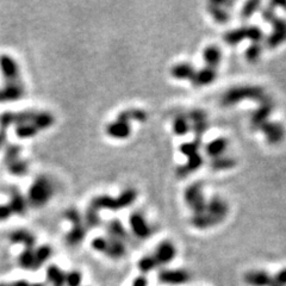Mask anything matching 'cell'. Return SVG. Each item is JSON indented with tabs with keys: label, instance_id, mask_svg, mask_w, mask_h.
<instances>
[{
	"label": "cell",
	"instance_id": "obj_1",
	"mask_svg": "<svg viewBox=\"0 0 286 286\" xmlns=\"http://www.w3.org/2000/svg\"><path fill=\"white\" fill-rule=\"evenodd\" d=\"M54 116L44 111L4 112L0 115V129L15 125L16 135L19 138H31L39 131L46 130L54 124Z\"/></svg>",
	"mask_w": 286,
	"mask_h": 286
},
{
	"label": "cell",
	"instance_id": "obj_2",
	"mask_svg": "<svg viewBox=\"0 0 286 286\" xmlns=\"http://www.w3.org/2000/svg\"><path fill=\"white\" fill-rule=\"evenodd\" d=\"M0 72L4 78V86L0 88V103L17 102L24 96L21 69L16 60L10 55L0 56Z\"/></svg>",
	"mask_w": 286,
	"mask_h": 286
},
{
	"label": "cell",
	"instance_id": "obj_3",
	"mask_svg": "<svg viewBox=\"0 0 286 286\" xmlns=\"http://www.w3.org/2000/svg\"><path fill=\"white\" fill-rule=\"evenodd\" d=\"M136 196L137 195H136L135 189H125L116 198L111 197V196H98V197L92 199L87 211L97 215H99L98 212L102 209H106L110 211H118L121 209L130 206L135 202Z\"/></svg>",
	"mask_w": 286,
	"mask_h": 286
},
{
	"label": "cell",
	"instance_id": "obj_4",
	"mask_svg": "<svg viewBox=\"0 0 286 286\" xmlns=\"http://www.w3.org/2000/svg\"><path fill=\"white\" fill-rule=\"evenodd\" d=\"M53 195H54V185L52 180L45 175H41L36 178L32 185L30 186L28 203L34 208H41L51 201Z\"/></svg>",
	"mask_w": 286,
	"mask_h": 286
},
{
	"label": "cell",
	"instance_id": "obj_5",
	"mask_svg": "<svg viewBox=\"0 0 286 286\" xmlns=\"http://www.w3.org/2000/svg\"><path fill=\"white\" fill-rule=\"evenodd\" d=\"M267 96L265 94V91L258 86H244V87H234L227 91L222 97V104L225 106L234 105L237 102L245 101V99H251V101H257L262 103Z\"/></svg>",
	"mask_w": 286,
	"mask_h": 286
},
{
	"label": "cell",
	"instance_id": "obj_6",
	"mask_svg": "<svg viewBox=\"0 0 286 286\" xmlns=\"http://www.w3.org/2000/svg\"><path fill=\"white\" fill-rule=\"evenodd\" d=\"M91 247L94 249L96 252L102 253V254L106 255L110 259H122L125 255L126 248L123 241L116 240L108 236H98V237L93 239L91 242Z\"/></svg>",
	"mask_w": 286,
	"mask_h": 286
},
{
	"label": "cell",
	"instance_id": "obj_7",
	"mask_svg": "<svg viewBox=\"0 0 286 286\" xmlns=\"http://www.w3.org/2000/svg\"><path fill=\"white\" fill-rule=\"evenodd\" d=\"M65 217L72 223V229L66 236V241L69 246L79 245L84 240L86 232H87V227L84 224V219L81 218L78 211L73 210V209L66 211Z\"/></svg>",
	"mask_w": 286,
	"mask_h": 286
},
{
	"label": "cell",
	"instance_id": "obj_8",
	"mask_svg": "<svg viewBox=\"0 0 286 286\" xmlns=\"http://www.w3.org/2000/svg\"><path fill=\"white\" fill-rule=\"evenodd\" d=\"M185 201L189 208L194 210L195 215H199L205 212L206 202L204 199V195H203L202 184L196 182V184L188 186L185 192Z\"/></svg>",
	"mask_w": 286,
	"mask_h": 286
},
{
	"label": "cell",
	"instance_id": "obj_9",
	"mask_svg": "<svg viewBox=\"0 0 286 286\" xmlns=\"http://www.w3.org/2000/svg\"><path fill=\"white\" fill-rule=\"evenodd\" d=\"M189 273L185 269H164L159 273V280L166 285H182L189 280Z\"/></svg>",
	"mask_w": 286,
	"mask_h": 286
},
{
	"label": "cell",
	"instance_id": "obj_10",
	"mask_svg": "<svg viewBox=\"0 0 286 286\" xmlns=\"http://www.w3.org/2000/svg\"><path fill=\"white\" fill-rule=\"evenodd\" d=\"M129 223H130L131 230L134 232L136 237L138 239H148L152 235V227L148 224V222L146 221L145 217L139 214V212H134L130 215L129 218Z\"/></svg>",
	"mask_w": 286,
	"mask_h": 286
},
{
	"label": "cell",
	"instance_id": "obj_11",
	"mask_svg": "<svg viewBox=\"0 0 286 286\" xmlns=\"http://www.w3.org/2000/svg\"><path fill=\"white\" fill-rule=\"evenodd\" d=\"M175 254H177V249H175L174 245L169 241H164L158 245L155 252L152 255L154 257L159 266H164L169 264L175 258Z\"/></svg>",
	"mask_w": 286,
	"mask_h": 286
},
{
	"label": "cell",
	"instance_id": "obj_12",
	"mask_svg": "<svg viewBox=\"0 0 286 286\" xmlns=\"http://www.w3.org/2000/svg\"><path fill=\"white\" fill-rule=\"evenodd\" d=\"M244 281L248 286H271L273 284V274L264 269H252L245 274Z\"/></svg>",
	"mask_w": 286,
	"mask_h": 286
},
{
	"label": "cell",
	"instance_id": "obj_13",
	"mask_svg": "<svg viewBox=\"0 0 286 286\" xmlns=\"http://www.w3.org/2000/svg\"><path fill=\"white\" fill-rule=\"evenodd\" d=\"M273 108H274L273 102H272L268 97L266 98L264 102L260 103V106L253 112L251 117V123L253 128L259 129L262 124H265V123L267 122V118L269 117V115H271Z\"/></svg>",
	"mask_w": 286,
	"mask_h": 286
},
{
	"label": "cell",
	"instance_id": "obj_14",
	"mask_svg": "<svg viewBox=\"0 0 286 286\" xmlns=\"http://www.w3.org/2000/svg\"><path fill=\"white\" fill-rule=\"evenodd\" d=\"M259 129L264 132L265 137L269 145H278V143L282 141V138H284L285 130L284 126H282L280 123L266 122L265 124H262Z\"/></svg>",
	"mask_w": 286,
	"mask_h": 286
},
{
	"label": "cell",
	"instance_id": "obj_15",
	"mask_svg": "<svg viewBox=\"0 0 286 286\" xmlns=\"http://www.w3.org/2000/svg\"><path fill=\"white\" fill-rule=\"evenodd\" d=\"M106 134L111 138L115 139H125L131 134V126L128 122L116 119L115 122H111L106 126Z\"/></svg>",
	"mask_w": 286,
	"mask_h": 286
},
{
	"label": "cell",
	"instance_id": "obj_16",
	"mask_svg": "<svg viewBox=\"0 0 286 286\" xmlns=\"http://www.w3.org/2000/svg\"><path fill=\"white\" fill-rule=\"evenodd\" d=\"M10 203L9 206L11 209L12 214L16 215H24L28 209V201L23 197V195L18 191L17 188L11 187L10 188Z\"/></svg>",
	"mask_w": 286,
	"mask_h": 286
},
{
	"label": "cell",
	"instance_id": "obj_17",
	"mask_svg": "<svg viewBox=\"0 0 286 286\" xmlns=\"http://www.w3.org/2000/svg\"><path fill=\"white\" fill-rule=\"evenodd\" d=\"M205 212L210 215L211 217L218 219L219 222L223 221V218L228 214L227 203L222 201L221 198H212L210 202L206 203Z\"/></svg>",
	"mask_w": 286,
	"mask_h": 286
},
{
	"label": "cell",
	"instance_id": "obj_18",
	"mask_svg": "<svg viewBox=\"0 0 286 286\" xmlns=\"http://www.w3.org/2000/svg\"><path fill=\"white\" fill-rule=\"evenodd\" d=\"M10 241L12 244H21L24 246L25 248H34L36 245V237L31 232L25 230V229H17L13 230L10 234Z\"/></svg>",
	"mask_w": 286,
	"mask_h": 286
},
{
	"label": "cell",
	"instance_id": "obj_19",
	"mask_svg": "<svg viewBox=\"0 0 286 286\" xmlns=\"http://www.w3.org/2000/svg\"><path fill=\"white\" fill-rule=\"evenodd\" d=\"M216 76H217V72H216L215 68L210 67H205L201 69L199 72H196V74L192 79V82H194L195 86H205L211 84L212 81H215Z\"/></svg>",
	"mask_w": 286,
	"mask_h": 286
},
{
	"label": "cell",
	"instance_id": "obj_20",
	"mask_svg": "<svg viewBox=\"0 0 286 286\" xmlns=\"http://www.w3.org/2000/svg\"><path fill=\"white\" fill-rule=\"evenodd\" d=\"M196 69L194 66L188 63H178L171 69V74L173 78L180 79V80H192L196 74Z\"/></svg>",
	"mask_w": 286,
	"mask_h": 286
},
{
	"label": "cell",
	"instance_id": "obj_21",
	"mask_svg": "<svg viewBox=\"0 0 286 286\" xmlns=\"http://www.w3.org/2000/svg\"><path fill=\"white\" fill-rule=\"evenodd\" d=\"M228 147V141L223 137L216 138L214 141L209 142L205 147L206 154L211 158H218V156H222V154L225 152V149Z\"/></svg>",
	"mask_w": 286,
	"mask_h": 286
},
{
	"label": "cell",
	"instance_id": "obj_22",
	"mask_svg": "<svg viewBox=\"0 0 286 286\" xmlns=\"http://www.w3.org/2000/svg\"><path fill=\"white\" fill-rule=\"evenodd\" d=\"M66 273L59 266L51 265L46 268V280L53 286H65Z\"/></svg>",
	"mask_w": 286,
	"mask_h": 286
},
{
	"label": "cell",
	"instance_id": "obj_23",
	"mask_svg": "<svg viewBox=\"0 0 286 286\" xmlns=\"http://www.w3.org/2000/svg\"><path fill=\"white\" fill-rule=\"evenodd\" d=\"M222 53L216 45H210L205 49L203 53V58L206 63V67L216 68L218 66L219 61H221Z\"/></svg>",
	"mask_w": 286,
	"mask_h": 286
},
{
	"label": "cell",
	"instance_id": "obj_24",
	"mask_svg": "<svg viewBox=\"0 0 286 286\" xmlns=\"http://www.w3.org/2000/svg\"><path fill=\"white\" fill-rule=\"evenodd\" d=\"M19 267L26 271H34L35 268V249L24 248L18 257Z\"/></svg>",
	"mask_w": 286,
	"mask_h": 286
},
{
	"label": "cell",
	"instance_id": "obj_25",
	"mask_svg": "<svg viewBox=\"0 0 286 286\" xmlns=\"http://www.w3.org/2000/svg\"><path fill=\"white\" fill-rule=\"evenodd\" d=\"M117 119H121V121L128 123H130V121L145 122L146 119H147V112L139 109H128L122 111L121 114L117 116Z\"/></svg>",
	"mask_w": 286,
	"mask_h": 286
},
{
	"label": "cell",
	"instance_id": "obj_26",
	"mask_svg": "<svg viewBox=\"0 0 286 286\" xmlns=\"http://www.w3.org/2000/svg\"><path fill=\"white\" fill-rule=\"evenodd\" d=\"M106 230H108V234L110 237L116 239V240H119L123 242L128 240V232L125 231L124 227H123L121 222L117 221V219H114V221L110 222Z\"/></svg>",
	"mask_w": 286,
	"mask_h": 286
},
{
	"label": "cell",
	"instance_id": "obj_27",
	"mask_svg": "<svg viewBox=\"0 0 286 286\" xmlns=\"http://www.w3.org/2000/svg\"><path fill=\"white\" fill-rule=\"evenodd\" d=\"M218 223H219L218 219L211 217V216L206 214V212H203V214L199 215H194V217H192V224L198 229L210 228Z\"/></svg>",
	"mask_w": 286,
	"mask_h": 286
},
{
	"label": "cell",
	"instance_id": "obj_28",
	"mask_svg": "<svg viewBox=\"0 0 286 286\" xmlns=\"http://www.w3.org/2000/svg\"><path fill=\"white\" fill-rule=\"evenodd\" d=\"M52 247L51 246H39L37 249H35V268L36 269L41 268L42 265H44L48 259L52 257Z\"/></svg>",
	"mask_w": 286,
	"mask_h": 286
},
{
	"label": "cell",
	"instance_id": "obj_29",
	"mask_svg": "<svg viewBox=\"0 0 286 286\" xmlns=\"http://www.w3.org/2000/svg\"><path fill=\"white\" fill-rule=\"evenodd\" d=\"M224 4H225V2L212 3V4L209 6V11H210L212 17L215 18V21L218 23H222V24L229 21V13L225 11L223 8H222Z\"/></svg>",
	"mask_w": 286,
	"mask_h": 286
},
{
	"label": "cell",
	"instance_id": "obj_30",
	"mask_svg": "<svg viewBox=\"0 0 286 286\" xmlns=\"http://www.w3.org/2000/svg\"><path fill=\"white\" fill-rule=\"evenodd\" d=\"M6 166H8L9 172L13 175H17V177L25 175L26 172H28V169H29L28 162L24 160H21V158L12 162H9V164H6Z\"/></svg>",
	"mask_w": 286,
	"mask_h": 286
},
{
	"label": "cell",
	"instance_id": "obj_31",
	"mask_svg": "<svg viewBox=\"0 0 286 286\" xmlns=\"http://www.w3.org/2000/svg\"><path fill=\"white\" fill-rule=\"evenodd\" d=\"M173 130L179 136L187 134L191 130V125H189L188 119L184 117V116H179V117L174 119V123H173Z\"/></svg>",
	"mask_w": 286,
	"mask_h": 286
},
{
	"label": "cell",
	"instance_id": "obj_32",
	"mask_svg": "<svg viewBox=\"0 0 286 286\" xmlns=\"http://www.w3.org/2000/svg\"><path fill=\"white\" fill-rule=\"evenodd\" d=\"M246 38V28H240V29H235L231 30V31H228L227 34L224 35V41L228 43V44H237L240 43L242 39Z\"/></svg>",
	"mask_w": 286,
	"mask_h": 286
},
{
	"label": "cell",
	"instance_id": "obj_33",
	"mask_svg": "<svg viewBox=\"0 0 286 286\" xmlns=\"http://www.w3.org/2000/svg\"><path fill=\"white\" fill-rule=\"evenodd\" d=\"M235 160L231 158H227V156H218L212 160L211 167L216 169V171H223V169L232 168L235 166Z\"/></svg>",
	"mask_w": 286,
	"mask_h": 286
},
{
	"label": "cell",
	"instance_id": "obj_34",
	"mask_svg": "<svg viewBox=\"0 0 286 286\" xmlns=\"http://www.w3.org/2000/svg\"><path fill=\"white\" fill-rule=\"evenodd\" d=\"M158 266H159L158 262H156V260L152 254L142 257L141 260L138 261V269L142 272V273H148V272L155 269Z\"/></svg>",
	"mask_w": 286,
	"mask_h": 286
},
{
	"label": "cell",
	"instance_id": "obj_35",
	"mask_svg": "<svg viewBox=\"0 0 286 286\" xmlns=\"http://www.w3.org/2000/svg\"><path fill=\"white\" fill-rule=\"evenodd\" d=\"M82 282V274L80 271H69L66 273L65 279V286H81Z\"/></svg>",
	"mask_w": 286,
	"mask_h": 286
},
{
	"label": "cell",
	"instance_id": "obj_36",
	"mask_svg": "<svg viewBox=\"0 0 286 286\" xmlns=\"http://www.w3.org/2000/svg\"><path fill=\"white\" fill-rule=\"evenodd\" d=\"M264 37V32L258 26H246V38L253 43H259Z\"/></svg>",
	"mask_w": 286,
	"mask_h": 286
},
{
	"label": "cell",
	"instance_id": "obj_37",
	"mask_svg": "<svg viewBox=\"0 0 286 286\" xmlns=\"http://www.w3.org/2000/svg\"><path fill=\"white\" fill-rule=\"evenodd\" d=\"M201 145H202L201 139L196 138L195 141L187 142V143H184V145H181L180 146V152L186 156L196 154V153H198V149H199V147H201Z\"/></svg>",
	"mask_w": 286,
	"mask_h": 286
},
{
	"label": "cell",
	"instance_id": "obj_38",
	"mask_svg": "<svg viewBox=\"0 0 286 286\" xmlns=\"http://www.w3.org/2000/svg\"><path fill=\"white\" fill-rule=\"evenodd\" d=\"M261 52H262L261 45L259 44V43H253V44L247 49V52H246V58H247L249 62H255L257 60H259V58H260Z\"/></svg>",
	"mask_w": 286,
	"mask_h": 286
},
{
	"label": "cell",
	"instance_id": "obj_39",
	"mask_svg": "<svg viewBox=\"0 0 286 286\" xmlns=\"http://www.w3.org/2000/svg\"><path fill=\"white\" fill-rule=\"evenodd\" d=\"M286 41V34H281V32H272L271 35L268 36L267 38V45L269 48H274V46H278L279 44H281L282 42Z\"/></svg>",
	"mask_w": 286,
	"mask_h": 286
},
{
	"label": "cell",
	"instance_id": "obj_40",
	"mask_svg": "<svg viewBox=\"0 0 286 286\" xmlns=\"http://www.w3.org/2000/svg\"><path fill=\"white\" fill-rule=\"evenodd\" d=\"M259 6H260V3H259V2L247 3V4L245 5L244 10H242V17H245V18L251 17L253 13H254L255 11H258Z\"/></svg>",
	"mask_w": 286,
	"mask_h": 286
},
{
	"label": "cell",
	"instance_id": "obj_41",
	"mask_svg": "<svg viewBox=\"0 0 286 286\" xmlns=\"http://www.w3.org/2000/svg\"><path fill=\"white\" fill-rule=\"evenodd\" d=\"M188 119L192 123H198V122H204L206 121V114L202 110H194V111L189 112Z\"/></svg>",
	"mask_w": 286,
	"mask_h": 286
},
{
	"label": "cell",
	"instance_id": "obj_42",
	"mask_svg": "<svg viewBox=\"0 0 286 286\" xmlns=\"http://www.w3.org/2000/svg\"><path fill=\"white\" fill-rule=\"evenodd\" d=\"M273 280L275 284L286 286V267L281 268L280 271L277 272V273L273 274Z\"/></svg>",
	"mask_w": 286,
	"mask_h": 286
},
{
	"label": "cell",
	"instance_id": "obj_43",
	"mask_svg": "<svg viewBox=\"0 0 286 286\" xmlns=\"http://www.w3.org/2000/svg\"><path fill=\"white\" fill-rule=\"evenodd\" d=\"M13 214L8 204H0V222H4L11 217Z\"/></svg>",
	"mask_w": 286,
	"mask_h": 286
},
{
	"label": "cell",
	"instance_id": "obj_44",
	"mask_svg": "<svg viewBox=\"0 0 286 286\" xmlns=\"http://www.w3.org/2000/svg\"><path fill=\"white\" fill-rule=\"evenodd\" d=\"M131 286H148L147 278L143 277V275H139V277H137L134 281H132Z\"/></svg>",
	"mask_w": 286,
	"mask_h": 286
},
{
	"label": "cell",
	"instance_id": "obj_45",
	"mask_svg": "<svg viewBox=\"0 0 286 286\" xmlns=\"http://www.w3.org/2000/svg\"><path fill=\"white\" fill-rule=\"evenodd\" d=\"M31 284H29L26 280H16L13 282H10V286H30Z\"/></svg>",
	"mask_w": 286,
	"mask_h": 286
},
{
	"label": "cell",
	"instance_id": "obj_46",
	"mask_svg": "<svg viewBox=\"0 0 286 286\" xmlns=\"http://www.w3.org/2000/svg\"><path fill=\"white\" fill-rule=\"evenodd\" d=\"M5 141H6V130H4V129H0V148L4 146Z\"/></svg>",
	"mask_w": 286,
	"mask_h": 286
},
{
	"label": "cell",
	"instance_id": "obj_47",
	"mask_svg": "<svg viewBox=\"0 0 286 286\" xmlns=\"http://www.w3.org/2000/svg\"><path fill=\"white\" fill-rule=\"evenodd\" d=\"M0 286H10V282H4V281H2V282H0Z\"/></svg>",
	"mask_w": 286,
	"mask_h": 286
},
{
	"label": "cell",
	"instance_id": "obj_48",
	"mask_svg": "<svg viewBox=\"0 0 286 286\" xmlns=\"http://www.w3.org/2000/svg\"><path fill=\"white\" fill-rule=\"evenodd\" d=\"M30 286H44V284H41V282H36V284H31Z\"/></svg>",
	"mask_w": 286,
	"mask_h": 286
},
{
	"label": "cell",
	"instance_id": "obj_49",
	"mask_svg": "<svg viewBox=\"0 0 286 286\" xmlns=\"http://www.w3.org/2000/svg\"><path fill=\"white\" fill-rule=\"evenodd\" d=\"M271 286H281V285H278V284H275V282H274V280H273V284H272Z\"/></svg>",
	"mask_w": 286,
	"mask_h": 286
}]
</instances>
